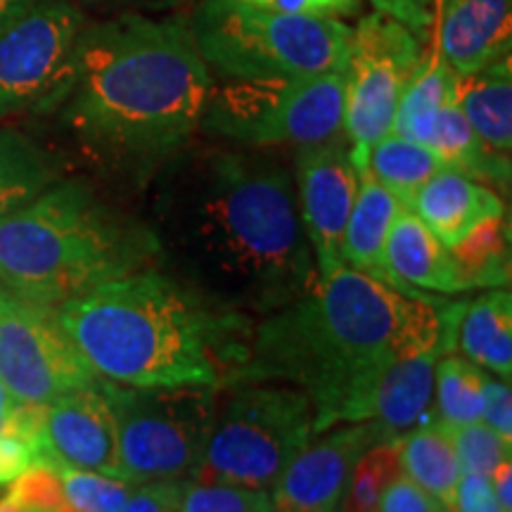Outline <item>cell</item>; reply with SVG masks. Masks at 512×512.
Instances as JSON below:
<instances>
[{
  "label": "cell",
  "mask_w": 512,
  "mask_h": 512,
  "mask_svg": "<svg viewBox=\"0 0 512 512\" xmlns=\"http://www.w3.org/2000/svg\"><path fill=\"white\" fill-rule=\"evenodd\" d=\"M252 8L280 12V15L342 19L361 12V0H238Z\"/></svg>",
  "instance_id": "cell-34"
},
{
  "label": "cell",
  "mask_w": 512,
  "mask_h": 512,
  "mask_svg": "<svg viewBox=\"0 0 512 512\" xmlns=\"http://www.w3.org/2000/svg\"><path fill=\"white\" fill-rule=\"evenodd\" d=\"M377 12L399 19L408 29L420 34L434 22V0H370Z\"/></svg>",
  "instance_id": "cell-39"
},
{
  "label": "cell",
  "mask_w": 512,
  "mask_h": 512,
  "mask_svg": "<svg viewBox=\"0 0 512 512\" xmlns=\"http://www.w3.org/2000/svg\"><path fill=\"white\" fill-rule=\"evenodd\" d=\"M401 209L403 207L392 192L377 183L368 171H361L358 195L347 221V230H344L342 245L344 266L382 280L394 290L396 283L384 264V240H387L389 228Z\"/></svg>",
  "instance_id": "cell-20"
},
{
  "label": "cell",
  "mask_w": 512,
  "mask_h": 512,
  "mask_svg": "<svg viewBox=\"0 0 512 512\" xmlns=\"http://www.w3.org/2000/svg\"><path fill=\"white\" fill-rule=\"evenodd\" d=\"M211 91L185 24L124 12L86 24L55 110L98 162L150 176L190 143Z\"/></svg>",
  "instance_id": "cell-3"
},
{
  "label": "cell",
  "mask_w": 512,
  "mask_h": 512,
  "mask_svg": "<svg viewBox=\"0 0 512 512\" xmlns=\"http://www.w3.org/2000/svg\"><path fill=\"white\" fill-rule=\"evenodd\" d=\"M344 69L302 79H228L202 128L242 147H311L342 133Z\"/></svg>",
  "instance_id": "cell-9"
},
{
  "label": "cell",
  "mask_w": 512,
  "mask_h": 512,
  "mask_svg": "<svg viewBox=\"0 0 512 512\" xmlns=\"http://www.w3.org/2000/svg\"><path fill=\"white\" fill-rule=\"evenodd\" d=\"M271 508L268 491L233 484L185 479L178 494V512H271Z\"/></svg>",
  "instance_id": "cell-31"
},
{
  "label": "cell",
  "mask_w": 512,
  "mask_h": 512,
  "mask_svg": "<svg viewBox=\"0 0 512 512\" xmlns=\"http://www.w3.org/2000/svg\"><path fill=\"white\" fill-rule=\"evenodd\" d=\"M456 102L491 155L510 159L512 62L503 57L472 74H458Z\"/></svg>",
  "instance_id": "cell-21"
},
{
  "label": "cell",
  "mask_w": 512,
  "mask_h": 512,
  "mask_svg": "<svg viewBox=\"0 0 512 512\" xmlns=\"http://www.w3.org/2000/svg\"><path fill=\"white\" fill-rule=\"evenodd\" d=\"M482 418L484 425L512 441V392L508 380H486Z\"/></svg>",
  "instance_id": "cell-36"
},
{
  "label": "cell",
  "mask_w": 512,
  "mask_h": 512,
  "mask_svg": "<svg viewBox=\"0 0 512 512\" xmlns=\"http://www.w3.org/2000/svg\"><path fill=\"white\" fill-rule=\"evenodd\" d=\"M145 223L159 266L230 316L264 318L320 280L290 171L254 147L185 145L155 171Z\"/></svg>",
  "instance_id": "cell-1"
},
{
  "label": "cell",
  "mask_w": 512,
  "mask_h": 512,
  "mask_svg": "<svg viewBox=\"0 0 512 512\" xmlns=\"http://www.w3.org/2000/svg\"><path fill=\"white\" fill-rule=\"evenodd\" d=\"M456 91L458 72H453L451 64L441 57L432 36L430 53L420 57L418 69L401 93L392 126L394 136L430 147L434 119L441 107L456 100Z\"/></svg>",
  "instance_id": "cell-24"
},
{
  "label": "cell",
  "mask_w": 512,
  "mask_h": 512,
  "mask_svg": "<svg viewBox=\"0 0 512 512\" xmlns=\"http://www.w3.org/2000/svg\"><path fill=\"white\" fill-rule=\"evenodd\" d=\"M105 387L117 420L121 477L136 486L192 479L214 425L219 387H124L110 380Z\"/></svg>",
  "instance_id": "cell-8"
},
{
  "label": "cell",
  "mask_w": 512,
  "mask_h": 512,
  "mask_svg": "<svg viewBox=\"0 0 512 512\" xmlns=\"http://www.w3.org/2000/svg\"><path fill=\"white\" fill-rule=\"evenodd\" d=\"M387 439L375 422H342L325 437L311 439L294 456L268 496L275 510L337 512L358 458L377 441Z\"/></svg>",
  "instance_id": "cell-14"
},
{
  "label": "cell",
  "mask_w": 512,
  "mask_h": 512,
  "mask_svg": "<svg viewBox=\"0 0 512 512\" xmlns=\"http://www.w3.org/2000/svg\"><path fill=\"white\" fill-rule=\"evenodd\" d=\"M437 358V351H422L392 363L370 389L363 422H375L387 439L432 422Z\"/></svg>",
  "instance_id": "cell-18"
},
{
  "label": "cell",
  "mask_w": 512,
  "mask_h": 512,
  "mask_svg": "<svg viewBox=\"0 0 512 512\" xmlns=\"http://www.w3.org/2000/svg\"><path fill=\"white\" fill-rule=\"evenodd\" d=\"M456 349L501 380L512 373V294L491 290L465 306L458 323Z\"/></svg>",
  "instance_id": "cell-23"
},
{
  "label": "cell",
  "mask_w": 512,
  "mask_h": 512,
  "mask_svg": "<svg viewBox=\"0 0 512 512\" xmlns=\"http://www.w3.org/2000/svg\"><path fill=\"white\" fill-rule=\"evenodd\" d=\"M155 266L159 245L150 226L110 207L76 178L55 181L0 221V287L48 309Z\"/></svg>",
  "instance_id": "cell-5"
},
{
  "label": "cell",
  "mask_w": 512,
  "mask_h": 512,
  "mask_svg": "<svg viewBox=\"0 0 512 512\" xmlns=\"http://www.w3.org/2000/svg\"><path fill=\"white\" fill-rule=\"evenodd\" d=\"M8 496L22 512H74L64 496L62 479L50 463H34L10 484Z\"/></svg>",
  "instance_id": "cell-33"
},
{
  "label": "cell",
  "mask_w": 512,
  "mask_h": 512,
  "mask_svg": "<svg viewBox=\"0 0 512 512\" xmlns=\"http://www.w3.org/2000/svg\"><path fill=\"white\" fill-rule=\"evenodd\" d=\"M38 463L36 451L22 439L0 432V489L10 486L15 479Z\"/></svg>",
  "instance_id": "cell-40"
},
{
  "label": "cell",
  "mask_w": 512,
  "mask_h": 512,
  "mask_svg": "<svg viewBox=\"0 0 512 512\" xmlns=\"http://www.w3.org/2000/svg\"><path fill=\"white\" fill-rule=\"evenodd\" d=\"M510 484H512V463L510 460H503V463L496 467L494 475H491V486H494V494L505 512L512 510Z\"/></svg>",
  "instance_id": "cell-42"
},
{
  "label": "cell",
  "mask_w": 512,
  "mask_h": 512,
  "mask_svg": "<svg viewBox=\"0 0 512 512\" xmlns=\"http://www.w3.org/2000/svg\"><path fill=\"white\" fill-rule=\"evenodd\" d=\"M420 57L415 31L382 12L375 10L351 29L344 64L342 133L358 174L366 171L370 147L392 133L401 93Z\"/></svg>",
  "instance_id": "cell-10"
},
{
  "label": "cell",
  "mask_w": 512,
  "mask_h": 512,
  "mask_svg": "<svg viewBox=\"0 0 512 512\" xmlns=\"http://www.w3.org/2000/svg\"><path fill=\"white\" fill-rule=\"evenodd\" d=\"M384 264L392 273L396 290L411 297H427L420 290L456 294L463 292L458 268L448 247L418 219L411 209H401L387 240H384Z\"/></svg>",
  "instance_id": "cell-17"
},
{
  "label": "cell",
  "mask_w": 512,
  "mask_h": 512,
  "mask_svg": "<svg viewBox=\"0 0 512 512\" xmlns=\"http://www.w3.org/2000/svg\"><path fill=\"white\" fill-rule=\"evenodd\" d=\"M12 411V408H5V406H0V430H3V425H5V420H8V413Z\"/></svg>",
  "instance_id": "cell-44"
},
{
  "label": "cell",
  "mask_w": 512,
  "mask_h": 512,
  "mask_svg": "<svg viewBox=\"0 0 512 512\" xmlns=\"http://www.w3.org/2000/svg\"><path fill=\"white\" fill-rule=\"evenodd\" d=\"M62 479L64 496L74 512H119L136 489L128 479L102 472L76 470L69 465H53Z\"/></svg>",
  "instance_id": "cell-30"
},
{
  "label": "cell",
  "mask_w": 512,
  "mask_h": 512,
  "mask_svg": "<svg viewBox=\"0 0 512 512\" xmlns=\"http://www.w3.org/2000/svg\"><path fill=\"white\" fill-rule=\"evenodd\" d=\"M451 437L453 444H456L460 472L463 475H479L491 479L496 467L503 460H510L512 441L503 439L501 434L479 420L463 427H453Z\"/></svg>",
  "instance_id": "cell-32"
},
{
  "label": "cell",
  "mask_w": 512,
  "mask_h": 512,
  "mask_svg": "<svg viewBox=\"0 0 512 512\" xmlns=\"http://www.w3.org/2000/svg\"><path fill=\"white\" fill-rule=\"evenodd\" d=\"M36 0H0V34L10 27L19 15H24Z\"/></svg>",
  "instance_id": "cell-43"
},
{
  "label": "cell",
  "mask_w": 512,
  "mask_h": 512,
  "mask_svg": "<svg viewBox=\"0 0 512 512\" xmlns=\"http://www.w3.org/2000/svg\"><path fill=\"white\" fill-rule=\"evenodd\" d=\"M399 439L377 441L358 458L339 503V512H377L384 489L401 472Z\"/></svg>",
  "instance_id": "cell-29"
},
{
  "label": "cell",
  "mask_w": 512,
  "mask_h": 512,
  "mask_svg": "<svg viewBox=\"0 0 512 512\" xmlns=\"http://www.w3.org/2000/svg\"><path fill=\"white\" fill-rule=\"evenodd\" d=\"M209 69L226 79H302L344 69L351 27L280 15L238 0H202L188 24Z\"/></svg>",
  "instance_id": "cell-6"
},
{
  "label": "cell",
  "mask_w": 512,
  "mask_h": 512,
  "mask_svg": "<svg viewBox=\"0 0 512 512\" xmlns=\"http://www.w3.org/2000/svg\"><path fill=\"white\" fill-rule=\"evenodd\" d=\"M437 48L453 72L472 74L512 48V0H434Z\"/></svg>",
  "instance_id": "cell-16"
},
{
  "label": "cell",
  "mask_w": 512,
  "mask_h": 512,
  "mask_svg": "<svg viewBox=\"0 0 512 512\" xmlns=\"http://www.w3.org/2000/svg\"><path fill=\"white\" fill-rule=\"evenodd\" d=\"M95 3L105 5V8H121L126 12H155V10H169L178 3H185V0H95Z\"/></svg>",
  "instance_id": "cell-41"
},
{
  "label": "cell",
  "mask_w": 512,
  "mask_h": 512,
  "mask_svg": "<svg viewBox=\"0 0 512 512\" xmlns=\"http://www.w3.org/2000/svg\"><path fill=\"white\" fill-rule=\"evenodd\" d=\"M401 472L420 486L444 512L456 510V491L463 477L451 430L439 422L415 427L399 439Z\"/></svg>",
  "instance_id": "cell-22"
},
{
  "label": "cell",
  "mask_w": 512,
  "mask_h": 512,
  "mask_svg": "<svg viewBox=\"0 0 512 512\" xmlns=\"http://www.w3.org/2000/svg\"><path fill=\"white\" fill-rule=\"evenodd\" d=\"M181 482L138 484L119 512H178Z\"/></svg>",
  "instance_id": "cell-37"
},
{
  "label": "cell",
  "mask_w": 512,
  "mask_h": 512,
  "mask_svg": "<svg viewBox=\"0 0 512 512\" xmlns=\"http://www.w3.org/2000/svg\"><path fill=\"white\" fill-rule=\"evenodd\" d=\"M465 290H503L510 285V233L505 214L472 228L451 247Z\"/></svg>",
  "instance_id": "cell-27"
},
{
  "label": "cell",
  "mask_w": 512,
  "mask_h": 512,
  "mask_svg": "<svg viewBox=\"0 0 512 512\" xmlns=\"http://www.w3.org/2000/svg\"><path fill=\"white\" fill-rule=\"evenodd\" d=\"M55 313L88 366L124 387H221L249 323L216 311L159 266L95 285Z\"/></svg>",
  "instance_id": "cell-4"
},
{
  "label": "cell",
  "mask_w": 512,
  "mask_h": 512,
  "mask_svg": "<svg viewBox=\"0 0 512 512\" xmlns=\"http://www.w3.org/2000/svg\"><path fill=\"white\" fill-rule=\"evenodd\" d=\"M439 306L339 266L304 297L249 320L221 384H290L313 403L318 434L363 422V406L384 370L399 358L437 351Z\"/></svg>",
  "instance_id": "cell-2"
},
{
  "label": "cell",
  "mask_w": 512,
  "mask_h": 512,
  "mask_svg": "<svg viewBox=\"0 0 512 512\" xmlns=\"http://www.w3.org/2000/svg\"><path fill=\"white\" fill-rule=\"evenodd\" d=\"M444 169L432 147L413 143L387 133L370 147L366 171L399 200L403 209H411L418 190Z\"/></svg>",
  "instance_id": "cell-26"
},
{
  "label": "cell",
  "mask_w": 512,
  "mask_h": 512,
  "mask_svg": "<svg viewBox=\"0 0 512 512\" xmlns=\"http://www.w3.org/2000/svg\"><path fill=\"white\" fill-rule=\"evenodd\" d=\"M0 380L15 403L48 406L100 375L64 332L55 309L24 302L0 287Z\"/></svg>",
  "instance_id": "cell-12"
},
{
  "label": "cell",
  "mask_w": 512,
  "mask_h": 512,
  "mask_svg": "<svg viewBox=\"0 0 512 512\" xmlns=\"http://www.w3.org/2000/svg\"><path fill=\"white\" fill-rule=\"evenodd\" d=\"M86 17L69 0H36L0 34V117L53 112Z\"/></svg>",
  "instance_id": "cell-11"
},
{
  "label": "cell",
  "mask_w": 512,
  "mask_h": 512,
  "mask_svg": "<svg viewBox=\"0 0 512 512\" xmlns=\"http://www.w3.org/2000/svg\"><path fill=\"white\" fill-rule=\"evenodd\" d=\"M411 211L437 235L441 245L453 247L482 221L505 214V207L489 185L441 169L418 190Z\"/></svg>",
  "instance_id": "cell-19"
},
{
  "label": "cell",
  "mask_w": 512,
  "mask_h": 512,
  "mask_svg": "<svg viewBox=\"0 0 512 512\" xmlns=\"http://www.w3.org/2000/svg\"><path fill=\"white\" fill-rule=\"evenodd\" d=\"M453 512H505L498 503L489 477L463 475L456 491V510Z\"/></svg>",
  "instance_id": "cell-38"
},
{
  "label": "cell",
  "mask_w": 512,
  "mask_h": 512,
  "mask_svg": "<svg viewBox=\"0 0 512 512\" xmlns=\"http://www.w3.org/2000/svg\"><path fill=\"white\" fill-rule=\"evenodd\" d=\"M195 482L268 491L287 463L316 437V411L306 394L280 382L226 384Z\"/></svg>",
  "instance_id": "cell-7"
},
{
  "label": "cell",
  "mask_w": 512,
  "mask_h": 512,
  "mask_svg": "<svg viewBox=\"0 0 512 512\" xmlns=\"http://www.w3.org/2000/svg\"><path fill=\"white\" fill-rule=\"evenodd\" d=\"M361 174L351 159L344 133L325 143L302 147L297 157V202L320 278L342 264L344 230L354 209Z\"/></svg>",
  "instance_id": "cell-13"
},
{
  "label": "cell",
  "mask_w": 512,
  "mask_h": 512,
  "mask_svg": "<svg viewBox=\"0 0 512 512\" xmlns=\"http://www.w3.org/2000/svg\"><path fill=\"white\" fill-rule=\"evenodd\" d=\"M46 463L121 477L117 420L102 377L46 406Z\"/></svg>",
  "instance_id": "cell-15"
},
{
  "label": "cell",
  "mask_w": 512,
  "mask_h": 512,
  "mask_svg": "<svg viewBox=\"0 0 512 512\" xmlns=\"http://www.w3.org/2000/svg\"><path fill=\"white\" fill-rule=\"evenodd\" d=\"M486 373L467 358L446 354L434 366L432 422L448 427H463L482 418Z\"/></svg>",
  "instance_id": "cell-28"
},
{
  "label": "cell",
  "mask_w": 512,
  "mask_h": 512,
  "mask_svg": "<svg viewBox=\"0 0 512 512\" xmlns=\"http://www.w3.org/2000/svg\"><path fill=\"white\" fill-rule=\"evenodd\" d=\"M53 157L24 133L0 131V221L60 181Z\"/></svg>",
  "instance_id": "cell-25"
},
{
  "label": "cell",
  "mask_w": 512,
  "mask_h": 512,
  "mask_svg": "<svg viewBox=\"0 0 512 512\" xmlns=\"http://www.w3.org/2000/svg\"><path fill=\"white\" fill-rule=\"evenodd\" d=\"M271 512H287V510H275V508H271Z\"/></svg>",
  "instance_id": "cell-45"
},
{
  "label": "cell",
  "mask_w": 512,
  "mask_h": 512,
  "mask_svg": "<svg viewBox=\"0 0 512 512\" xmlns=\"http://www.w3.org/2000/svg\"><path fill=\"white\" fill-rule=\"evenodd\" d=\"M377 512H444L432 501L420 486H415L403 472L392 479V484L384 489L377 505Z\"/></svg>",
  "instance_id": "cell-35"
}]
</instances>
